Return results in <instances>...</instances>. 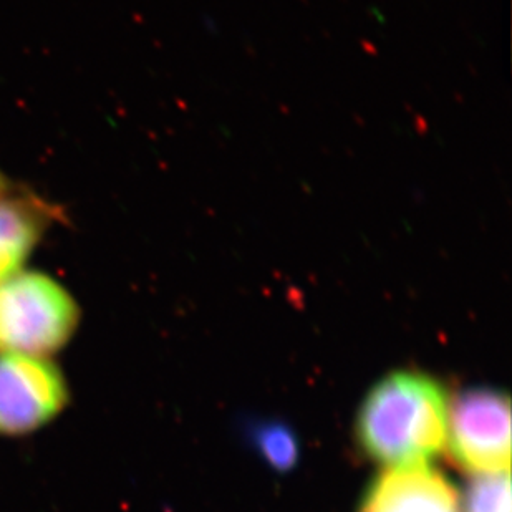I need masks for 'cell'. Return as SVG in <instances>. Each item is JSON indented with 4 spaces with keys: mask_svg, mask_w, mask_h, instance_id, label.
Returning <instances> with one entry per match:
<instances>
[{
    "mask_svg": "<svg viewBox=\"0 0 512 512\" xmlns=\"http://www.w3.org/2000/svg\"><path fill=\"white\" fill-rule=\"evenodd\" d=\"M456 463L469 473H506L511 463L509 397L498 388L459 393L448 413V440Z\"/></svg>",
    "mask_w": 512,
    "mask_h": 512,
    "instance_id": "cell-3",
    "label": "cell"
},
{
    "mask_svg": "<svg viewBox=\"0 0 512 512\" xmlns=\"http://www.w3.org/2000/svg\"><path fill=\"white\" fill-rule=\"evenodd\" d=\"M7 191V179L0 173V194H4Z\"/></svg>",
    "mask_w": 512,
    "mask_h": 512,
    "instance_id": "cell-9",
    "label": "cell"
},
{
    "mask_svg": "<svg viewBox=\"0 0 512 512\" xmlns=\"http://www.w3.org/2000/svg\"><path fill=\"white\" fill-rule=\"evenodd\" d=\"M262 458L279 471H289L299 459V443L294 433L281 423H264L252 433Z\"/></svg>",
    "mask_w": 512,
    "mask_h": 512,
    "instance_id": "cell-8",
    "label": "cell"
},
{
    "mask_svg": "<svg viewBox=\"0 0 512 512\" xmlns=\"http://www.w3.org/2000/svg\"><path fill=\"white\" fill-rule=\"evenodd\" d=\"M67 403V382L49 358L0 353V435H29Z\"/></svg>",
    "mask_w": 512,
    "mask_h": 512,
    "instance_id": "cell-4",
    "label": "cell"
},
{
    "mask_svg": "<svg viewBox=\"0 0 512 512\" xmlns=\"http://www.w3.org/2000/svg\"><path fill=\"white\" fill-rule=\"evenodd\" d=\"M80 322L72 294L42 272L0 282V353L49 357L70 342Z\"/></svg>",
    "mask_w": 512,
    "mask_h": 512,
    "instance_id": "cell-2",
    "label": "cell"
},
{
    "mask_svg": "<svg viewBox=\"0 0 512 512\" xmlns=\"http://www.w3.org/2000/svg\"><path fill=\"white\" fill-rule=\"evenodd\" d=\"M448 413V393L438 380L411 370L388 373L358 408L355 438L377 463H426L445 450Z\"/></svg>",
    "mask_w": 512,
    "mask_h": 512,
    "instance_id": "cell-1",
    "label": "cell"
},
{
    "mask_svg": "<svg viewBox=\"0 0 512 512\" xmlns=\"http://www.w3.org/2000/svg\"><path fill=\"white\" fill-rule=\"evenodd\" d=\"M450 479L430 464L388 466L368 484L358 512H461Z\"/></svg>",
    "mask_w": 512,
    "mask_h": 512,
    "instance_id": "cell-5",
    "label": "cell"
},
{
    "mask_svg": "<svg viewBox=\"0 0 512 512\" xmlns=\"http://www.w3.org/2000/svg\"><path fill=\"white\" fill-rule=\"evenodd\" d=\"M464 512H511L509 471L476 474L466 489Z\"/></svg>",
    "mask_w": 512,
    "mask_h": 512,
    "instance_id": "cell-7",
    "label": "cell"
},
{
    "mask_svg": "<svg viewBox=\"0 0 512 512\" xmlns=\"http://www.w3.org/2000/svg\"><path fill=\"white\" fill-rule=\"evenodd\" d=\"M55 214L34 194H0V282L22 271Z\"/></svg>",
    "mask_w": 512,
    "mask_h": 512,
    "instance_id": "cell-6",
    "label": "cell"
}]
</instances>
